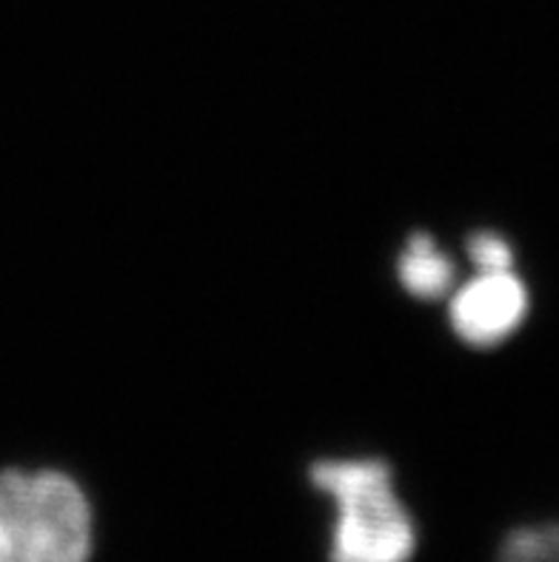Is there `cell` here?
I'll return each instance as SVG.
<instances>
[{"mask_svg": "<svg viewBox=\"0 0 559 562\" xmlns=\"http://www.w3.org/2000/svg\"><path fill=\"white\" fill-rule=\"evenodd\" d=\"M394 274L403 292L414 300H446L457 285V263L428 232H414L396 255Z\"/></svg>", "mask_w": 559, "mask_h": 562, "instance_id": "277c9868", "label": "cell"}, {"mask_svg": "<svg viewBox=\"0 0 559 562\" xmlns=\"http://www.w3.org/2000/svg\"><path fill=\"white\" fill-rule=\"evenodd\" d=\"M309 480L334 506L332 562H409L417 526L396 494L394 471L380 457H323Z\"/></svg>", "mask_w": 559, "mask_h": 562, "instance_id": "6da1fadb", "label": "cell"}, {"mask_svg": "<svg viewBox=\"0 0 559 562\" xmlns=\"http://www.w3.org/2000/svg\"><path fill=\"white\" fill-rule=\"evenodd\" d=\"M94 514L60 469L0 471V562H89Z\"/></svg>", "mask_w": 559, "mask_h": 562, "instance_id": "7a4b0ae2", "label": "cell"}, {"mask_svg": "<svg viewBox=\"0 0 559 562\" xmlns=\"http://www.w3.org/2000/svg\"><path fill=\"white\" fill-rule=\"evenodd\" d=\"M466 257L471 269H514L517 249L505 235L494 228H480L466 240Z\"/></svg>", "mask_w": 559, "mask_h": 562, "instance_id": "8992f818", "label": "cell"}, {"mask_svg": "<svg viewBox=\"0 0 559 562\" xmlns=\"http://www.w3.org/2000/svg\"><path fill=\"white\" fill-rule=\"evenodd\" d=\"M496 562H559V520L517 526L500 546Z\"/></svg>", "mask_w": 559, "mask_h": 562, "instance_id": "5b68a950", "label": "cell"}, {"mask_svg": "<svg viewBox=\"0 0 559 562\" xmlns=\"http://www.w3.org/2000/svg\"><path fill=\"white\" fill-rule=\"evenodd\" d=\"M448 326L462 346L496 349L517 335L532 314V289L514 269H474L446 297Z\"/></svg>", "mask_w": 559, "mask_h": 562, "instance_id": "3957f363", "label": "cell"}]
</instances>
